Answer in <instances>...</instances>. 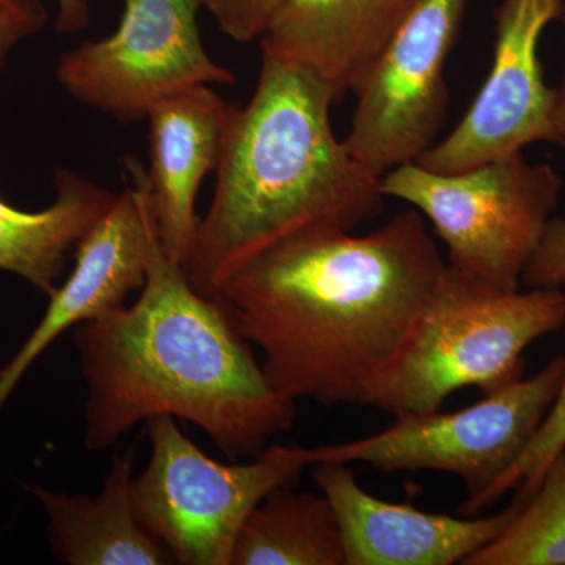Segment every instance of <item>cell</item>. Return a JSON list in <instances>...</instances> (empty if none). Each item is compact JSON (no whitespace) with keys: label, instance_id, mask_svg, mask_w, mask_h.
Segmentation results:
<instances>
[{"label":"cell","instance_id":"obj_2","mask_svg":"<svg viewBox=\"0 0 565 565\" xmlns=\"http://www.w3.org/2000/svg\"><path fill=\"white\" fill-rule=\"evenodd\" d=\"M87 386L84 446L104 451L158 416L195 424L230 459H253L296 422L225 305L196 291L151 241L139 299L74 330Z\"/></svg>","mask_w":565,"mask_h":565},{"label":"cell","instance_id":"obj_19","mask_svg":"<svg viewBox=\"0 0 565 565\" xmlns=\"http://www.w3.org/2000/svg\"><path fill=\"white\" fill-rule=\"evenodd\" d=\"M565 449V374L555 403L542 423L533 441L522 457L503 476L500 481L487 490L475 503L462 505L460 512L467 515L478 514L497 504L505 493L516 490V498L526 501L541 484L546 468Z\"/></svg>","mask_w":565,"mask_h":565},{"label":"cell","instance_id":"obj_7","mask_svg":"<svg viewBox=\"0 0 565 565\" xmlns=\"http://www.w3.org/2000/svg\"><path fill=\"white\" fill-rule=\"evenodd\" d=\"M565 359L533 377L487 393L451 414L396 416L388 429L348 444L303 448L308 467L322 462L367 463L384 473L440 471L459 476L475 503L526 451L555 403Z\"/></svg>","mask_w":565,"mask_h":565},{"label":"cell","instance_id":"obj_22","mask_svg":"<svg viewBox=\"0 0 565 565\" xmlns=\"http://www.w3.org/2000/svg\"><path fill=\"white\" fill-rule=\"evenodd\" d=\"M526 288L565 286V217L552 218L523 274Z\"/></svg>","mask_w":565,"mask_h":565},{"label":"cell","instance_id":"obj_21","mask_svg":"<svg viewBox=\"0 0 565 565\" xmlns=\"http://www.w3.org/2000/svg\"><path fill=\"white\" fill-rule=\"evenodd\" d=\"M50 13L41 0H0V71L11 52L46 28Z\"/></svg>","mask_w":565,"mask_h":565},{"label":"cell","instance_id":"obj_4","mask_svg":"<svg viewBox=\"0 0 565 565\" xmlns=\"http://www.w3.org/2000/svg\"><path fill=\"white\" fill-rule=\"evenodd\" d=\"M564 326L563 289L500 291L446 263L414 333L363 405L396 418L440 411L462 388L492 393L520 381L526 349Z\"/></svg>","mask_w":565,"mask_h":565},{"label":"cell","instance_id":"obj_20","mask_svg":"<svg viewBox=\"0 0 565 565\" xmlns=\"http://www.w3.org/2000/svg\"><path fill=\"white\" fill-rule=\"evenodd\" d=\"M281 0H203L218 29L237 43L259 41Z\"/></svg>","mask_w":565,"mask_h":565},{"label":"cell","instance_id":"obj_12","mask_svg":"<svg viewBox=\"0 0 565 565\" xmlns=\"http://www.w3.org/2000/svg\"><path fill=\"white\" fill-rule=\"evenodd\" d=\"M313 467L315 484L340 523L345 565L463 564L504 533L523 504L515 498L504 511L484 519L430 514L367 493L349 463Z\"/></svg>","mask_w":565,"mask_h":565},{"label":"cell","instance_id":"obj_9","mask_svg":"<svg viewBox=\"0 0 565 565\" xmlns=\"http://www.w3.org/2000/svg\"><path fill=\"white\" fill-rule=\"evenodd\" d=\"M470 0H414L366 79L356 88L345 145L384 177L437 141L448 111L445 66Z\"/></svg>","mask_w":565,"mask_h":565},{"label":"cell","instance_id":"obj_17","mask_svg":"<svg viewBox=\"0 0 565 565\" xmlns=\"http://www.w3.org/2000/svg\"><path fill=\"white\" fill-rule=\"evenodd\" d=\"M232 565H345L343 534L326 494L278 487L245 520Z\"/></svg>","mask_w":565,"mask_h":565},{"label":"cell","instance_id":"obj_16","mask_svg":"<svg viewBox=\"0 0 565 565\" xmlns=\"http://www.w3.org/2000/svg\"><path fill=\"white\" fill-rule=\"evenodd\" d=\"M55 200L41 211H22L0 199V270L18 275L47 297L57 289L70 256L118 193L70 170L54 177Z\"/></svg>","mask_w":565,"mask_h":565},{"label":"cell","instance_id":"obj_18","mask_svg":"<svg viewBox=\"0 0 565 565\" xmlns=\"http://www.w3.org/2000/svg\"><path fill=\"white\" fill-rule=\"evenodd\" d=\"M465 565H565V449L504 533Z\"/></svg>","mask_w":565,"mask_h":565},{"label":"cell","instance_id":"obj_5","mask_svg":"<svg viewBox=\"0 0 565 565\" xmlns=\"http://www.w3.org/2000/svg\"><path fill=\"white\" fill-rule=\"evenodd\" d=\"M381 188L430 222L448 266L490 288L519 291L564 180L550 163L530 162L520 151L449 174L405 162L381 178Z\"/></svg>","mask_w":565,"mask_h":565},{"label":"cell","instance_id":"obj_6","mask_svg":"<svg viewBox=\"0 0 565 565\" xmlns=\"http://www.w3.org/2000/svg\"><path fill=\"white\" fill-rule=\"evenodd\" d=\"M151 455L132 479L134 512L174 564L232 565L245 520L267 494L292 484L305 468L300 446H267L250 462L204 455L173 416L148 422Z\"/></svg>","mask_w":565,"mask_h":565},{"label":"cell","instance_id":"obj_10","mask_svg":"<svg viewBox=\"0 0 565 565\" xmlns=\"http://www.w3.org/2000/svg\"><path fill=\"white\" fill-rule=\"evenodd\" d=\"M565 0H503L494 11L489 76L455 129L416 159L435 173H460L530 145H559L556 88L539 57L542 35Z\"/></svg>","mask_w":565,"mask_h":565},{"label":"cell","instance_id":"obj_15","mask_svg":"<svg viewBox=\"0 0 565 565\" xmlns=\"http://www.w3.org/2000/svg\"><path fill=\"white\" fill-rule=\"evenodd\" d=\"M136 446L114 456L102 492L66 494L25 486L47 519L52 553L70 565H169L172 553L148 533L134 512Z\"/></svg>","mask_w":565,"mask_h":565},{"label":"cell","instance_id":"obj_11","mask_svg":"<svg viewBox=\"0 0 565 565\" xmlns=\"http://www.w3.org/2000/svg\"><path fill=\"white\" fill-rule=\"evenodd\" d=\"M125 167L129 173L125 189L82 237L70 277L51 294L39 326L0 370V411L29 367L61 334L125 307L129 294L143 286L154 215L147 170L134 158H126Z\"/></svg>","mask_w":565,"mask_h":565},{"label":"cell","instance_id":"obj_24","mask_svg":"<svg viewBox=\"0 0 565 565\" xmlns=\"http://www.w3.org/2000/svg\"><path fill=\"white\" fill-rule=\"evenodd\" d=\"M557 21H559L561 25H563L565 33V2L563 9L559 11ZM556 126L557 132H559L561 147H563L565 150V71L559 87H556Z\"/></svg>","mask_w":565,"mask_h":565},{"label":"cell","instance_id":"obj_13","mask_svg":"<svg viewBox=\"0 0 565 565\" xmlns=\"http://www.w3.org/2000/svg\"><path fill=\"white\" fill-rule=\"evenodd\" d=\"M232 103L210 85H196L156 104L150 121L148 189L156 232L172 262H188L200 218L195 200L200 185L217 169Z\"/></svg>","mask_w":565,"mask_h":565},{"label":"cell","instance_id":"obj_8","mask_svg":"<svg viewBox=\"0 0 565 565\" xmlns=\"http://www.w3.org/2000/svg\"><path fill=\"white\" fill-rule=\"evenodd\" d=\"M203 0H125L114 35L66 52L55 76L71 98L121 122L196 85L234 84V74L204 50Z\"/></svg>","mask_w":565,"mask_h":565},{"label":"cell","instance_id":"obj_23","mask_svg":"<svg viewBox=\"0 0 565 565\" xmlns=\"http://www.w3.org/2000/svg\"><path fill=\"white\" fill-rule=\"evenodd\" d=\"M90 24V9L87 0H57L55 31L68 35L84 31Z\"/></svg>","mask_w":565,"mask_h":565},{"label":"cell","instance_id":"obj_14","mask_svg":"<svg viewBox=\"0 0 565 565\" xmlns=\"http://www.w3.org/2000/svg\"><path fill=\"white\" fill-rule=\"evenodd\" d=\"M414 0H281L264 55L308 71L343 102L366 79Z\"/></svg>","mask_w":565,"mask_h":565},{"label":"cell","instance_id":"obj_3","mask_svg":"<svg viewBox=\"0 0 565 565\" xmlns=\"http://www.w3.org/2000/svg\"><path fill=\"white\" fill-rule=\"evenodd\" d=\"M338 103L326 82L263 54L250 102L230 107L214 199L182 266L196 291L215 297L253 256L308 226L355 230L381 215V177L334 136Z\"/></svg>","mask_w":565,"mask_h":565},{"label":"cell","instance_id":"obj_1","mask_svg":"<svg viewBox=\"0 0 565 565\" xmlns=\"http://www.w3.org/2000/svg\"><path fill=\"white\" fill-rule=\"evenodd\" d=\"M446 262L415 207L356 236L321 223L253 256L215 299L292 401L364 404L433 299Z\"/></svg>","mask_w":565,"mask_h":565}]
</instances>
